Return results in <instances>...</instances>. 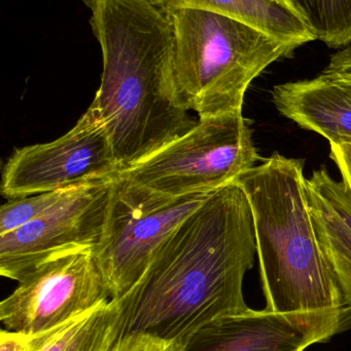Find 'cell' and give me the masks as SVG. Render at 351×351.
I'll return each mask as SVG.
<instances>
[{
  "instance_id": "obj_1",
  "label": "cell",
  "mask_w": 351,
  "mask_h": 351,
  "mask_svg": "<svg viewBox=\"0 0 351 351\" xmlns=\"http://www.w3.org/2000/svg\"><path fill=\"white\" fill-rule=\"evenodd\" d=\"M257 256L253 212L239 182L212 192L155 252L122 298L120 336L179 346L208 323L249 311L245 274Z\"/></svg>"
},
{
  "instance_id": "obj_2",
  "label": "cell",
  "mask_w": 351,
  "mask_h": 351,
  "mask_svg": "<svg viewBox=\"0 0 351 351\" xmlns=\"http://www.w3.org/2000/svg\"><path fill=\"white\" fill-rule=\"evenodd\" d=\"M102 51L98 111L122 170L196 125L173 100V33L150 0H84Z\"/></svg>"
},
{
  "instance_id": "obj_3",
  "label": "cell",
  "mask_w": 351,
  "mask_h": 351,
  "mask_svg": "<svg viewBox=\"0 0 351 351\" xmlns=\"http://www.w3.org/2000/svg\"><path fill=\"white\" fill-rule=\"evenodd\" d=\"M306 181L302 160L278 152L238 180L253 212L265 309L315 346L351 328V315L319 245Z\"/></svg>"
},
{
  "instance_id": "obj_4",
  "label": "cell",
  "mask_w": 351,
  "mask_h": 351,
  "mask_svg": "<svg viewBox=\"0 0 351 351\" xmlns=\"http://www.w3.org/2000/svg\"><path fill=\"white\" fill-rule=\"evenodd\" d=\"M165 12L173 33V100L199 119L243 112L251 82L297 49L216 12L194 8Z\"/></svg>"
},
{
  "instance_id": "obj_5",
  "label": "cell",
  "mask_w": 351,
  "mask_h": 351,
  "mask_svg": "<svg viewBox=\"0 0 351 351\" xmlns=\"http://www.w3.org/2000/svg\"><path fill=\"white\" fill-rule=\"evenodd\" d=\"M251 125L243 112L199 119L187 133L123 169L115 186L135 202L212 193L263 160Z\"/></svg>"
},
{
  "instance_id": "obj_6",
  "label": "cell",
  "mask_w": 351,
  "mask_h": 351,
  "mask_svg": "<svg viewBox=\"0 0 351 351\" xmlns=\"http://www.w3.org/2000/svg\"><path fill=\"white\" fill-rule=\"evenodd\" d=\"M122 166L94 105L65 135L49 143L16 149L2 173L8 199L115 181Z\"/></svg>"
},
{
  "instance_id": "obj_7",
  "label": "cell",
  "mask_w": 351,
  "mask_h": 351,
  "mask_svg": "<svg viewBox=\"0 0 351 351\" xmlns=\"http://www.w3.org/2000/svg\"><path fill=\"white\" fill-rule=\"evenodd\" d=\"M210 194L135 202L115 181L104 230L93 251L111 299L122 298L137 284L161 243Z\"/></svg>"
},
{
  "instance_id": "obj_8",
  "label": "cell",
  "mask_w": 351,
  "mask_h": 351,
  "mask_svg": "<svg viewBox=\"0 0 351 351\" xmlns=\"http://www.w3.org/2000/svg\"><path fill=\"white\" fill-rule=\"evenodd\" d=\"M0 303L6 330L38 335L92 311L111 295L92 251L73 252L37 266Z\"/></svg>"
},
{
  "instance_id": "obj_9",
  "label": "cell",
  "mask_w": 351,
  "mask_h": 351,
  "mask_svg": "<svg viewBox=\"0 0 351 351\" xmlns=\"http://www.w3.org/2000/svg\"><path fill=\"white\" fill-rule=\"evenodd\" d=\"M115 181L76 188L38 218L0 235V274L19 282L54 258L94 251L104 230Z\"/></svg>"
},
{
  "instance_id": "obj_10",
  "label": "cell",
  "mask_w": 351,
  "mask_h": 351,
  "mask_svg": "<svg viewBox=\"0 0 351 351\" xmlns=\"http://www.w3.org/2000/svg\"><path fill=\"white\" fill-rule=\"evenodd\" d=\"M308 340L282 315L249 309L198 329L177 351H304Z\"/></svg>"
},
{
  "instance_id": "obj_11",
  "label": "cell",
  "mask_w": 351,
  "mask_h": 351,
  "mask_svg": "<svg viewBox=\"0 0 351 351\" xmlns=\"http://www.w3.org/2000/svg\"><path fill=\"white\" fill-rule=\"evenodd\" d=\"M272 102L282 117L330 144L351 145V90L321 74L274 86Z\"/></svg>"
},
{
  "instance_id": "obj_12",
  "label": "cell",
  "mask_w": 351,
  "mask_h": 351,
  "mask_svg": "<svg viewBox=\"0 0 351 351\" xmlns=\"http://www.w3.org/2000/svg\"><path fill=\"white\" fill-rule=\"evenodd\" d=\"M306 182L319 245L351 315V193L325 167Z\"/></svg>"
},
{
  "instance_id": "obj_13",
  "label": "cell",
  "mask_w": 351,
  "mask_h": 351,
  "mask_svg": "<svg viewBox=\"0 0 351 351\" xmlns=\"http://www.w3.org/2000/svg\"><path fill=\"white\" fill-rule=\"evenodd\" d=\"M161 10L194 8L235 19L294 45L315 40L288 0H150Z\"/></svg>"
},
{
  "instance_id": "obj_14",
  "label": "cell",
  "mask_w": 351,
  "mask_h": 351,
  "mask_svg": "<svg viewBox=\"0 0 351 351\" xmlns=\"http://www.w3.org/2000/svg\"><path fill=\"white\" fill-rule=\"evenodd\" d=\"M122 306L109 299L55 329L35 336L27 351H109L121 334Z\"/></svg>"
},
{
  "instance_id": "obj_15",
  "label": "cell",
  "mask_w": 351,
  "mask_h": 351,
  "mask_svg": "<svg viewBox=\"0 0 351 351\" xmlns=\"http://www.w3.org/2000/svg\"><path fill=\"white\" fill-rule=\"evenodd\" d=\"M315 40L340 49L351 43V0H288Z\"/></svg>"
},
{
  "instance_id": "obj_16",
  "label": "cell",
  "mask_w": 351,
  "mask_h": 351,
  "mask_svg": "<svg viewBox=\"0 0 351 351\" xmlns=\"http://www.w3.org/2000/svg\"><path fill=\"white\" fill-rule=\"evenodd\" d=\"M72 190L43 192L8 200L0 208V235L12 232L38 218L64 199Z\"/></svg>"
},
{
  "instance_id": "obj_17",
  "label": "cell",
  "mask_w": 351,
  "mask_h": 351,
  "mask_svg": "<svg viewBox=\"0 0 351 351\" xmlns=\"http://www.w3.org/2000/svg\"><path fill=\"white\" fill-rule=\"evenodd\" d=\"M179 346L144 334L119 336L109 351H177Z\"/></svg>"
},
{
  "instance_id": "obj_18",
  "label": "cell",
  "mask_w": 351,
  "mask_h": 351,
  "mask_svg": "<svg viewBox=\"0 0 351 351\" xmlns=\"http://www.w3.org/2000/svg\"><path fill=\"white\" fill-rule=\"evenodd\" d=\"M321 74L328 80L351 90V45L334 53Z\"/></svg>"
},
{
  "instance_id": "obj_19",
  "label": "cell",
  "mask_w": 351,
  "mask_h": 351,
  "mask_svg": "<svg viewBox=\"0 0 351 351\" xmlns=\"http://www.w3.org/2000/svg\"><path fill=\"white\" fill-rule=\"evenodd\" d=\"M330 158L337 166L342 182L351 193L350 144H330Z\"/></svg>"
},
{
  "instance_id": "obj_20",
  "label": "cell",
  "mask_w": 351,
  "mask_h": 351,
  "mask_svg": "<svg viewBox=\"0 0 351 351\" xmlns=\"http://www.w3.org/2000/svg\"><path fill=\"white\" fill-rule=\"evenodd\" d=\"M35 336L2 329L0 332V351H27Z\"/></svg>"
}]
</instances>
